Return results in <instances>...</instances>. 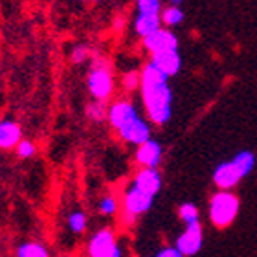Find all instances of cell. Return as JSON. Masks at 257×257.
Listing matches in <instances>:
<instances>
[{
	"mask_svg": "<svg viewBox=\"0 0 257 257\" xmlns=\"http://www.w3.org/2000/svg\"><path fill=\"white\" fill-rule=\"evenodd\" d=\"M140 90L151 123H169L173 116V90L169 86V77L151 61L140 72Z\"/></svg>",
	"mask_w": 257,
	"mask_h": 257,
	"instance_id": "obj_1",
	"label": "cell"
},
{
	"mask_svg": "<svg viewBox=\"0 0 257 257\" xmlns=\"http://www.w3.org/2000/svg\"><path fill=\"white\" fill-rule=\"evenodd\" d=\"M239 198L231 191H217L209 200V220L217 228H226L237 219Z\"/></svg>",
	"mask_w": 257,
	"mask_h": 257,
	"instance_id": "obj_2",
	"label": "cell"
},
{
	"mask_svg": "<svg viewBox=\"0 0 257 257\" xmlns=\"http://www.w3.org/2000/svg\"><path fill=\"white\" fill-rule=\"evenodd\" d=\"M86 86L90 96L96 101H107L110 99L114 92V77L112 72L103 61H96V64L90 68V74L86 77Z\"/></svg>",
	"mask_w": 257,
	"mask_h": 257,
	"instance_id": "obj_3",
	"label": "cell"
},
{
	"mask_svg": "<svg viewBox=\"0 0 257 257\" xmlns=\"http://www.w3.org/2000/svg\"><path fill=\"white\" fill-rule=\"evenodd\" d=\"M153 202H155V197L140 191L138 188H134L131 184L123 195V222L125 224H133L140 215L149 211Z\"/></svg>",
	"mask_w": 257,
	"mask_h": 257,
	"instance_id": "obj_4",
	"label": "cell"
},
{
	"mask_svg": "<svg viewBox=\"0 0 257 257\" xmlns=\"http://www.w3.org/2000/svg\"><path fill=\"white\" fill-rule=\"evenodd\" d=\"M88 257H121V248L112 230L105 228L92 235L88 241Z\"/></svg>",
	"mask_w": 257,
	"mask_h": 257,
	"instance_id": "obj_5",
	"label": "cell"
},
{
	"mask_svg": "<svg viewBox=\"0 0 257 257\" xmlns=\"http://www.w3.org/2000/svg\"><path fill=\"white\" fill-rule=\"evenodd\" d=\"M118 136L121 140H123L125 144H128V145H142V144H145L149 138H153L151 136V123H149V119H145L142 114L140 116H136L134 119H131L128 123H125L123 127H119L118 131Z\"/></svg>",
	"mask_w": 257,
	"mask_h": 257,
	"instance_id": "obj_6",
	"label": "cell"
},
{
	"mask_svg": "<svg viewBox=\"0 0 257 257\" xmlns=\"http://www.w3.org/2000/svg\"><path fill=\"white\" fill-rule=\"evenodd\" d=\"M202 242H204L202 224H200V222H195V224L186 226V230L178 235L175 248H177L184 257H191V255H197V253L200 252Z\"/></svg>",
	"mask_w": 257,
	"mask_h": 257,
	"instance_id": "obj_7",
	"label": "cell"
},
{
	"mask_svg": "<svg viewBox=\"0 0 257 257\" xmlns=\"http://www.w3.org/2000/svg\"><path fill=\"white\" fill-rule=\"evenodd\" d=\"M136 116H140V110L131 99H118V101H114L112 105H108L107 121L110 123V127H112L114 131H118L119 127H123L125 123H128V121L134 119Z\"/></svg>",
	"mask_w": 257,
	"mask_h": 257,
	"instance_id": "obj_8",
	"label": "cell"
},
{
	"mask_svg": "<svg viewBox=\"0 0 257 257\" xmlns=\"http://www.w3.org/2000/svg\"><path fill=\"white\" fill-rule=\"evenodd\" d=\"M144 48L147 50L151 55L178 50L177 33L173 32V30H169V28H160L156 33H153V35L144 39Z\"/></svg>",
	"mask_w": 257,
	"mask_h": 257,
	"instance_id": "obj_9",
	"label": "cell"
},
{
	"mask_svg": "<svg viewBox=\"0 0 257 257\" xmlns=\"http://www.w3.org/2000/svg\"><path fill=\"white\" fill-rule=\"evenodd\" d=\"M162 158H164V147L158 140L149 138L145 144L138 145L136 147V153H134V160L140 167H153V169H158Z\"/></svg>",
	"mask_w": 257,
	"mask_h": 257,
	"instance_id": "obj_10",
	"label": "cell"
},
{
	"mask_svg": "<svg viewBox=\"0 0 257 257\" xmlns=\"http://www.w3.org/2000/svg\"><path fill=\"white\" fill-rule=\"evenodd\" d=\"M133 186L140 191L147 193L151 197H156L162 189V175L158 169L153 167H142L133 180Z\"/></svg>",
	"mask_w": 257,
	"mask_h": 257,
	"instance_id": "obj_11",
	"label": "cell"
},
{
	"mask_svg": "<svg viewBox=\"0 0 257 257\" xmlns=\"http://www.w3.org/2000/svg\"><path fill=\"white\" fill-rule=\"evenodd\" d=\"M242 178L241 175L237 173V169L233 167L231 160L228 162H220L219 166L213 169V184L220 191H230L241 182Z\"/></svg>",
	"mask_w": 257,
	"mask_h": 257,
	"instance_id": "obj_12",
	"label": "cell"
},
{
	"mask_svg": "<svg viewBox=\"0 0 257 257\" xmlns=\"http://www.w3.org/2000/svg\"><path fill=\"white\" fill-rule=\"evenodd\" d=\"M151 63L155 64L156 68L164 72L167 77H175L182 68V57L178 50H171V52H162V54H155L151 57Z\"/></svg>",
	"mask_w": 257,
	"mask_h": 257,
	"instance_id": "obj_13",
	"label": "cell"
},
{
	"mask_svg": "<svg viewBox=\"0 0 257 257\" xmlns=\"http://www.w3.org/2000/svg\"><path fill=\"white\" fill-rule=\"evenodd\" d=\"M22 140V127L15 119H0V149H15Z\"/></svg>",
	"mask_w": 257,
	"mask_h": 257,
	"instance_id": "obj_14",
	"label": "cell"
},
{
	"mask_svg": "<svg viewBox=\"0 0 257 257\" xmlns=\"http://www.w3.org/2000/svg\"><path fill=\"white\" fill-rule=\"evenodd\" d=\"M162 26V19L160 15H144V13H138L136 19H134V32L140 39H145L156 33Z\"/></svg>",
	"mask_w": 257,
	"mask_h": 257,
	"instance_id": "obj_15",
	"label": "cell"
},
{
	"mask_svg": "<svg viewBox=\"0 0 257 257\" xmlns=\"http://www.w3.org/2000/svg\"><path fill=\"white\" fill-rule=\"evenodd\" d=\"M231 164H233V167L237 169V173L241 175V178H244V177H248V175L253 171V167H255V155L248 149L239 151V153L231 158Z\"/></svg>",
	"mask_w": 257,
	"mask_h": 257,
	"instance_id": "obj_16",
	"label": "cell"
},
{
	"mask_svg": "<svg viewBox=\"0 0 257 257\" xmlns=\"http://www.w3.org/2000/svg\"><path fill=\"white\" fill-rule=\"evenodd\" d=\"M184 10L180 6H173L169 4L167 8H162L160 11V19H162V26H167L169 30L171 28H177L180 26L184 22Z\"/></svg>",
	"mask_w": 257,
	"mask_h": 257,
	"instance_id": "obj_17",
	"label": "cell"
},
{
	"mask_svg": "<svg viewBox=\"0 0 257 257\" xmlns=\"http://www.w3.org/2000/svg\"><path fill=\"white\" fill-rule=\"evenodd\" d=\"M15 255L17 257H50V252L43 242L26 241V242H22V244H19Z\"/></svg>",
	"mask_w": 257,
	"mask_h": 257,
	"instance_id": "obj_18",
	"label": "cell"
},
{
	"mask_svg": "<svg viewBox=\"0 0 257 257\" xmlns=\"http://www.w3.org/2000/svg\"><path fill=\"white\" fill-rule=\"evenodd\" d=\"M66 224H68V230L75 235H79L86 230V224H88V219H86V213L81 211V209H74L72 213L68 215L66 219Z\"/></svg>",
	"mask_w": 257,
	"mask_h": 257,
	"instance_id": "obj_19",
	"label": "cell"
},
{
	"mask_svg": "<svg viewBox=\"0 0 257 257\" xmlns=\"http://www.w3.org/2000/svg\"><path fill=\"white\" fill-rule=\"evenodd\" d=\"M86 118L90 119V121H105L107 119V110H108V105L105 101H90L86 105Z\"/></svg>",
	"mask_w": 257,
	"mask_h": 257,
	"instance_id": "obj_20",
	"label": "cell"
},
{
	"mask_svg": "<svg viewBox=\"0 0 257 257\" xmlns=\"http://www.w3.org/2000/svg\"><path fill=\"white\" fill-rule=\"evenodd\" d=\"M178 215H180V220H182L186 226L195 224V222H200V220H198V217H200V213H198V208L193 202L182 204V206L178 208Z\"/></svg>",
	"mask_w": 257,
	"mask_h": 257,
	"instance_id": "obj_21",
	"label": "cell"
},
{
	"mask_svg": "<svg viewBox=\"0 0 257 257\" xmlns=\"http://www.w3.org/2000/svg\"><path fill=\"white\" fill-rule=\"evenodd\" d=\"M118 198L114 197V195H107V197H103L97 204V209H99V213L105 215V217H112V215L118 213Z\"/></svg>",
	"mask_w": 257,
	"mask_h": 257,
	"instance_id": "obj_22",
	"label": "cell"
},
{
	"mask_svg": "<svg viewBox=\"0 0 257 257\" xmlns=\"http://www.w3.org/2000/svg\"><path fill=\"white\" fill-rule=\"evenodd\" d=\"M136 10L144 15H160L162 0H136Z\"/></svg>",
	"mask_w": 257,
	"mask_h": 257,
	"instance_id": "obj_23",
	"label": "cell"
},
{
	"mask_svg": "<svg viewBox=\"0 0 257 257\" xmlns=\"http://www.w3.org/2000/svg\"><path fill=\"white\" fill-rule=\"evenodd\" d=\"M15 153L17 156H21V158H32V156H35V153H37V145L33 144L32 140H24L22 138L19 144H17L15 147Z\"/></svg>",
	"mask_w": 257,
	"mask_h": 257,
	"instance_id": "obj_24",
	"label": "cell"
},
{
	"mask_svg": "<svg viewBox=\"0 0 257 257\" xmlns=\"http://www.w3.org/2000/svg\"><path fill=\"white\" fill-rule=\"evenodd\" d=\"M88 57H90V50L86 48L85 44H77V46H74L72 54H70V61H72L74 64H83Z\"/></svg>",
	"mask_w": 257,
	"mask_h": 257,
	"instance_id": "obj_25",
	"label": "cell"
},
{
	"mask_svg": "<svg viewBox=\"0 0 257 257\" xmlns=\"http://www.w3.org/2000/svg\"><path fill=\"white\" fill-rule=\"evenodd\" d=\"M121 85H123L125 90H136L140 88V72H125L123 79H121Z\"/></svg>",
	"mask_w": 257,
	"mask_h": 257,
	"instance_id": "obj_26",
	"label": "cell"
},
{
	"mask_svg": "<svg viewBox=\"0 0 257 257\" xmlns=\"http://www.w3.org/2000/svg\"><path fill=\"white\" fill-rule=\"evenodd\" d=\"M156 257H184V255L175 246H167V248H162L160 252L156 253Z\"/></svg>",
	"mask_w": 257,
	"mask_h": 257,
	"instance_id": "obj_27",
	"label": "cell"
},
{
	"mask_svg": "<svg viewBox=\"0 0 257 257\" xmlns=\"http://www.w3.org/2000/svg\"><path fill=\"white\" fill-rule=\"evenodd\" d=\"M169 4H173V6H180V4H182V0H169Z\"/></svg>",
	"mask_w": 257,
	"mask_h": 257,
	"instance_id": "obj_28",
	"label": "cell"
},
{
	"mask_svg": "<svg viewBox=\"0 0 257 257\" xmlns=\"http://www.w3.org/2000/svg\"><path fill=\"white\" fill-rule=\"evenodd\" d=\"M79 2H92V0H79Z\"/></svg>",
	"mask_w": 257,
	"mask_h": 257,
	"instance_id": "obj_29",
	"label": "cell"
}]
</instances>
